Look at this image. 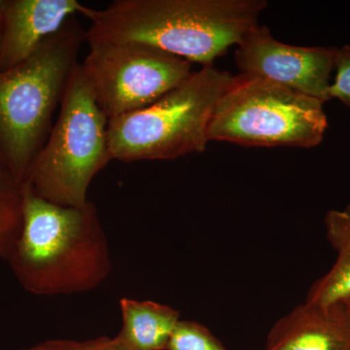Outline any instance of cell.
<instances>
[{"label":"cell","mask_w":350,"mask_h":350,"mask_svg":"<svg viewBox=\"0 0 350 350\" xmlns=\"http://www.w3.org/2000/svg\"><path fill=\"white\" fill-rule=\"evenodd\" d=\"M267 6L265 0H115L100 10L89 7L86 40L144 44L213 66L258 25Z\"/></svg>","instance_id":"6da1fadb"},{"label":"cell","mask_w":350,"mask_h":350,"mask_svg":"<svg viewBox=\"0 0 350 350\" xmlns=\"http://www.w3.org/2000/svg\"><path fill=\"white\" fill-rule=\"evenodd\" d=\"M22 226L6 261L38 296L86 293L112 271L109 243L93 202L64 206L22 186Z\"/></svg>","instance_id":"7a4b0ae2"},{"label":"cell","mask_w":350,"mask_h":350,"mask_svg":"<svg viewBox=\"0 0 350 350\" xmlns=\"http://www.w3.org/2000/svg\"><path fill=\"white\" fill-rule=\"evenodd\" d=\"M85 40L75 16L29 59L0 70V165L20 187L52 131Z\"/></svg>","instance_id":"3957f363"},{"label":"cell","mask_w":350,"mask_h":350,"mask_svg":"<svg viewBox=\"0 0 350 350\" xmlns=\"http://www.w3.org/2000/svg\"><path fill=\"white\" fill-rule=\"evenodd\" d=\"M232 78L204 66L149 107L108 120L113 160H174L202 153L214 109Z\"/></svg>","instance_id":"277c9868"},{"label":"cell","mask_w":350,"mask_h":350,"mask_svg":"<svg viewBox=\"0 0 350 350\" xmlns=\"http://www.w3.org/2000/svg\"><path fill=\"white\" fill-rule=\"evenodd\" d=\"M111 161L108 118L79 64L24 185L53 204L82 206L89 202L88 190L94 176Z\"/></svg>","instance_id":"5b68a950"},{"label":"cell","mask_w":350,"mask_h":350,"mask_svg":"<svg viewBox=\"0 0 350 350\" xmlns=\"http://www.w3.org/2000/svg\"><path fill=\"white\" fill-rule=\"evenodd\" d=\"M323 105L264 78L239 73L219 98L208 139L247 147L312 148L321 144L328 128Z\"/></svg>","instance_id":"8992f818"},{"label":"cell","mask_w":350,"mask_h":350,"mask_svg":"<svg viewBox=\"0 0 350 350\" xmlns=\"http://www.w3.org/2000/svg\"><path fill=\"white\" fill-rule=\"evenodd\" d=\"M89 46L81 68L108 120L149 107L192 75V63L152 46Z\"/></svg>","instance_id":"52a82bcc"},{"label":"cell","mask_w":350,"mask_h":350,"mask_svg":"<svg viewBox=\"0 0 350 350\" xmlns=\"http://www.w3.org/2000/svg\"><path fill=\"white\" fill-rule=\"evenodd\" d=\"M237 46L236 64L241 75L264 78L324 103L331 100L336 48L288 45L259 25Z\"/></svg>","instance_id":"ba28073f"},{"label":"cell","mask_w":350,"mask_h":350,"mask_svg":"<svg viewBox=\"0 0 350 350\" xmlns=\"http://www.w3.org/2000/svg\"><path fill=\"white\" fill-rule=\"evenodd\" d=\"M89 7L77 0H8L0 21V70L31 57L76 14Z\"/></svg>","instance_id":"9c48e42d"},{"label":"cell","mask_w":350,"mask_h":350,"mask_svg":"<svg viewBox=\"0 0 350 350\" xmlns=\"http://www.w3.org/2000/svg\"><path fill=\"white\" fill-rule=\"evenodd\" d=\"M265 350H350L349 308L305 301L273 324Z\"/></svg>","instance_id":"30bf717a"},{"label":"cell","mask_w":350,"mask_h":350,"mask_svg":"<svg viewBox=\"0 0 350 350\" xmlns=\"http://www.w3.org/2000/svg\"><path fill=\"white\" fill-rule=\"evenodd\" d=\"M122 328L118 336L135 350H165L180 312L153 301L120 300Z\"/></svg>","instance_id":"8fae6325"},{"label":"cell","mask_w":350,"mask_h":350,"mask_svg":"<svg viewBox=\"0 0 350 350\" xmlns=\"http://www.w3.org/2000/svg\"><path fill=\"white\" fill-rule=\"evenodd\" d=\"M324 224L337 259L330 271L313 283L306 300L321 306L340 303L350 296V204L329 211Z\"/></svg>","instance_id":"7c38bea8"},{"label":"cell","mask_w":350,"mask_h":350,"mask_svg":"<svg viewBox=\"0 0 350 350\" xmlns=\"http://www.w3.org/2000/svg\"><path fill=\"white\" fill-rule=\"evenodd\" d=\"M165 350H227L206 326L180 320L172 332Z\"/></svg>","instance_id":"4fadbf2b"},{"label":"cell","mask_w":350,"mask_h":350,"mask_svg":"<svg viewBox=\"0 0 350 350\" xmlns=\"http://www.w3.org/2000/svg\"><path fill=\"white\" fill-rule=\"evenodd\" d=\"M21 204L0 200V258L6 260L20 234Z\"/></svg>","instance_id":"5bb4252c"},{"label":"cell","mask_w":350,"mask_h":350,"mask_svg":"<svg viewBox=\"0 0 350 350\" xmlns=\"http://www.w3.org/2000/svg\"><path fill=\"white\" fill-rule=\"evenodd\" d=\"M36 350H135L120 336L88 340H49L34 347Z\"/></svg>","instance_id":"9a60e30c"},{"label":"cell","mask_w":350,"mask_h":350,"mask_svg":"<svg viewBox=\"0 0 350 350\" xmlns=\"http://www.w3.org/2000/svg\"><path fill=\"white\" fill-rule=\"evenodd\" d=\"M335 70V81L331 83L329 96L350 108V45L336 49Z\"/></svg>","instance_id":"2e32d148"},{"label":"cell","mask_w":350,"mask_h":350,"mask_svg":"<svg viewBox=\"0 0 350 350\" xmlns=\"http://www.w3.org/2000/svg\"><path fill=\"white\" fill-rule=\"evenodd\" d=\"M0 200L14 202V204H21L22 202V187L15 183L1 165H0Z\"/></svg>","instance_id":"e0dca14e"},{"label":"cell","mask_w":350,"mask_h":350,"mask_svg":"<svg viewBox=\"0 0 350 350\" xmlns=\"http://www.w3.org/2000/svg\"><path fill=\"white\" fill-rule=\"evenodd\" d=\"M7 3H8V0H0V21L3 17L4 12H5Z\"/></svg>","instance_id":"ac0fdd59"},{"label":"cell","mask_w":350,"mask_h":350,"mask_svg":"<svg viewBox=\"0 0 350 350\" xmlns=\"http://www.w3.org/2000/svg\"><path fill=\"white\" fill-rule=\"evenodd\" d=\"M340 303H344L350 312V296L347 297V299H345L344 301H340Z\"/></svg>","instance_id":"d6986e66"},{"label":"cell","mask_w":350,"mask_h":350,"mask_svg":"<svg viewBox=\"0 0 350 350\" xmlns=\"http://www.w3.org/2000/svg\"><path fill=\"white\" fill-rule=\"evenodd\" d=\"M20 350H36V349H34V347H29V349H20Z\"/></svg>","instance_id":"ffe728a7"}]
</instances>
